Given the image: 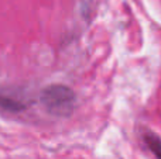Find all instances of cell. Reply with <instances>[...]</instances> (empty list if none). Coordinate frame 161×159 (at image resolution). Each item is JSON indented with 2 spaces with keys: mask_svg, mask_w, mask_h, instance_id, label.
I'll use <instances>...</instances> for the list:
<instances>
[{
  "mask_svg": "<svg viewBox=\"0 0 161 159\" xmlns=\"http://www.w3.org/2000/svg\"><path fill=\"white\" fill-rule=\"evenodd\" d=\"M40 100L50 114L67 117L75 109L76 96L71 87L61 83H55L42 89Z\"/></svg>",
  "mask_w": 161,
  "mask_h": 159,
  "instance_id": "1",
  "label": "cell"
},
{
  "mask_svg": "<svg viewBox=\"0 0 161 159\" xmlns=\"http://www.w3.org/2000/svg\"><path fill=\"white\" fill-rule=\"evenodd\" d=\"M27 101L13 92H0V107L6 111L19 113L27 109Z\"/></svg>",
  "mask_w": 161,
  "mask_h": 159,
  "instance_id": "2",
  "label": "cell"
},
{
  "mask_svg": "<svg viewBox=\"0 0 161 159\" xmlns=\"http://www.w3.org/2000/svg\"><path fill=\"white\" fill-rule=\"evenodd\" d=\"M144 142L147 148L154 154L156 159H161V138L158 135H156L154 132H146Z\"/></svg>",
  "mask_w": 161,
  "mask_h": 159,
  "instance_id": "3",
  "label": "cell"
}]
</instances>
